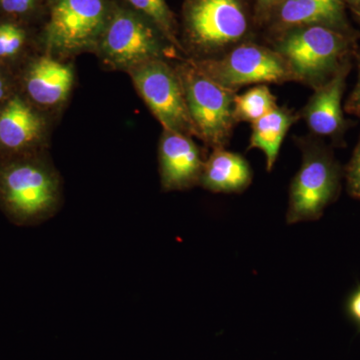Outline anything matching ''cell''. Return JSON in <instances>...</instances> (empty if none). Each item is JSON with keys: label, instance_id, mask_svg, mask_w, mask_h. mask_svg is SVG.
Wrapping results in <instances>:
<instances>
[{"label": "cell", "instance_id": "obj_1", "mask_svg": "<svg viewBox=\"0 0 360 360\" xmlns=\"http://www.w3.org/2000/svg\"><path fill=\"white\" fill-rule=\"evenodd\" d=\"M179 42L184 58H219L233 47L258 40L255 0H182Z\"/></svg>", "mask_w": 360, "mask_h": 360}, {"label": "cell", "instance_id": "obj_2", "mask_svg": "<svg viewBox=\"0 0 360 360\" xmlns=\"http://www.w3.org/2000/svg\"><path fill=\"white\" fill-rule=\"evenodd\" d=\"M60 175L46 151L0 160V210L13 224H41L58 212Z\"/></svg>", "mask_w": 360, "mask_h": 360}, {"label": "cell", "instance_id": "obj_3", "mask_svg": "<svg viewBox=\"0 0 360 360\" xmlns=\"http://www.w3.org/2000/svg\"><path fill=\"white\" fill-rule=\"evenodd\" d=\"M284 59L293 80L314 90L354 60L359 39L321 25L290 28L264 40Z\"/></svg>", "mask_w": 360, "mask_h": 360}, {"label": "cell", "instance_id": "obj_4", "mask_svg": "<svg viewBox=\"0 0 360 360\" xmlns=\"http://www.w3.org/2000/svg\"><path fill=\"white\" fill-rule=\"evenodd\" d=\"M94 54L104 68L127 71L151 59L184 58L160 28L120 0H112L110 18Z\"/></svg>", "mask_w": 360, "mask_h": 360}, {"label": "cell", "instance_id": "obj_5", "mask_svg": "<svg viewBox=\"0 0 360 360\" xmlns=\"http://www.w3.org/2000/svg\"><path fill=\"white\" fill-rule=\"evenodd\" d=\"M302 167L290 187L288 224L321 219L324 210L340 195L343 170L330 146L314 135L297 137Z\"/></svg>", "mask_w": 360, "mask_h": 360}, {"label": "cell", "instance_id": "obj_6", "mask_svg": "<svg viewBox=\"0 0 360 360\" xmlns=\"http://www.w3.org/2000/svg\"><path fill=\"white\" fill-rule=\"evenodd\" d=\"M112 0H51L39 37L40 51L72 59L94 53L110 18Z\"/></svg>", "mask_w": 360, "mask_h": 360}, {"label": "cell", "instance_id": "obj_7", "mask_svg": "<svg viewBox=\"0 0 360 360\" xmlns=\"http://www.w3.org/2000/svg\"><path fill=\"white\" fill-rule=\"evenodd\" d=\"M174 66L198 139L212 150L226 148L238 124L234 118L238 91L213 82L189 59H177Z\"/></svg>", "mask_w": 360, "mask_h": 360}, {"label": "cell", "instance_id": "obj_8", "mask_svg": "<svg viewBox=\"0 0 360 360\" xmlns=\"http://www.w3.org/2000/svg\"><path fill=\"white\" fill-rule=\"evenodd\" d=\"M191 61L206 77L234 91L250 84L295 82L284 59L259 40L243 42L219 58Z\"/></svg>", "mask_w": 360, "mask_h": 360}, {"label": "cell", "instance_id": "obj_9", "mask_svg": "<svg viewBox=\"0 0 360 360\" xmlns=\"http://www.w3.org/2000/svg\"><path fill=\"white\" fill-rule=\"evenodd\" d=\"M127 73L137 94L162 129L198 139L174 61L151 59Z\"/></svg>", "mask_w": 360, "mask_h": 360}, {"label": "cell", "instance_id": "obj_10", "mask_svg": "<svg viewBox=\"0 0 360 360\" xmlns=\"http://www.w3.org/2000/svg\"><path fill=\"white\" fill-rule=\"evenodd\" d=\"M15 80L16 91L54 120L70 103L77 72L71 59L39 51L21 66Z\"/></svg>", "mask_w": 360, "mask_h": 360}, {"label": "cell", "instance_id": "obj_11", "mask_svg": "<svg viewBox=\"0 0 360 360\" xmlns=\"http://www.w3.org/2000/svg\"><path fill=\"white\" fill-rule=\"evenodd\" d=\"M343 0H284L257 20L258 40L298 26L321 25L360 39V32L350 22Z\"/></svg>", "mask_w": 360, "mask_h": 360}, {"label": "cell", "instance_id": "obj_12", "mask_svg": "<svg viewBox=\"0 0 360 360\" xmlns=\"http://www.w3.org/2000/svg\"><path fill=\"white\" fill-rule=\"evenodd\" d=\"M53 122L16 91L0 110V160L46 151Z\"/></svg>", "mask_w": 360, "mask_h": 360}, {"label": "cell", "instance_id": "obj_13", "mask_svg": "<svg viewBox=\"0 0 360 360\" xmlns=\"http://www.w3.org/2000/svg\"><path fill=\"white\" fill-rule=\"evenodd\" d=\"M354 63V59L347 61L329 82L315 89L300 111V118L307 123L311 135L328 139L338 148L345 146V134L355 125V122L345 117L342 106L347 77Z\"/></svg>", "mask_w": 360, "mask_h": 360}, {"label": "cell", "instance_id": "obj_14", "mask_svg": "<svg viewBox=\"0 0 360 360\" xmlns=\"http://www.w3.org/2000/svg\"><path fill=\"white\" fill-rule=\"evenodd\" d=\"M206 158L193 137L162 129L158 163L163 191H181L200 186Z\"/></svg>", "mask_w": 360, "mask_h": 360}, {"label": "cell", "instance_id": "obj_15", "mask_svg": "<svg viewBox=\"0 0 360 360\" xmlns=\"http://www.w3.org/2000/svg\"><path fill=\"white\" fill-rule=\"evenodd\" d=\"M248 161L225 148L213 149L206 158L200 186L214 193H241L252 181Z\"/></svg>", "mask_w": 360, "mask_h": 360}, {"label": "cell", "instance_id": "obj_16", "mask_svg": "<svg viewBox=\"0 0 360 360\" xmlns=\"http://www.w3.org/2000/svg\"><path fill=\"white\" fill-rule=\"evenodd\" d=\"M300 120V111L296 112L288 106L278 105L251 124L252 131L248 149H259L264 153L267 172L274 169L284 137Z\"/></svg>", "mask_w": 360, "mask_h": 360}, {"label": "cell", "instance_id": "obj_17", "mask_svg": "<svg viewBox=\"0 0 360 360\" xmlns=\"http://www.w3.org/2000/svg\"><path fill=\"white\" fill-rule=\"evenodd\" d=\"M40 51L27 22L0 15V66L15 75L28 58Z\"/></svg>", "mask_w": 360, "mask_h": 360}, {"label": "cell", "instance_id": "obj_18", "mask_svg": "<svg viewBox=\"0 0 360 360\" xmlns=\"http://www.w3.org/2000/svg\"><path fill=\"white\" fill-rule=\"evenodd\" d=\"M137 13L155 23L168 41L182 54L179 42V23L167 0H120Z\"/></svg>", "mask_w": 360, "mask_h": 360}, {"label": "cell", "instance_id": "obj_19", "mask_svg": "<svg viewBox=\"0 0 360 360\" xmlns=\"http://www.w3.org/2000/svg\"><path fill=\"white\" fill-rule=\"evenodd\" d=\"M277 99L267 84H257L238 94L234 101L236 122H253L277 108Z\"/></svg>", "mask_w": 360, "mask_h": 360}, {"label": "cell", "instance_id": "obj_20", "mask_svg": "<svg viewBox=\"0 0 360 360\" xmlns=\"http://www.w3.org/2000/svg\"><path fill=\"white\" fill-rule=\"evenodd\" d=\"M39 9V0H0V15L30 22Z\"/></svg>", "mask_w": 360, "mask_h": 360}, {"label": "cell", "instance_id": "obj_21", "mask_svg": "<svg viewBox=\"0 0 360 360\" xmlns=\"http://www.w3.org/2000/svg\"><path fill=\"white\" fill-rule=\"evenodd\" d=\"M343 174L347 180L348 193L352 198L360 200V135L354 153H352V158L345 167Z\"/></svg>", "mask_w": 360, "mask_h": 360}, {"label": "cell", "instance_id": "obj_22", "mask_svg": "<svg viewBox=\"0 0 360 360\" xmlns=\"http://www.w3.org/2000/svg\"><path fill=\"white\" fill-rule=\"evenodd\" d=\"M354 63L357 66V80L354 89L350 92L347 103H345V112L348 115L356 116L360 120V46L354 54Z\"/></svg>", "mask_w": 360, "mask_h": 360}, {"label": "cell", "instance_id": "obj_23", "mask_svg": "<svg viewBox=\"0 0 360 360\" xmlns=\"http://www.w3.org/2000/svg\"><path fill=\"white\" fill-rule=\"evenodd\" d=\"M15 92V75L0 66V110Z\"/></svg>", "mask_w": 360, "mask_h": 360}, {"label": "cell", "instance_id": "obj_24", "mask_svg": "<svg viewBox=\"0 0 360 360\" xmlns=\"http://www.w3.org/2000/svg\"><path fill=\"white\" fill-rule=\"evenodd\" d=\"M284 0H255V13H257V20H259L265 13L281 4Z\"/></svg>", "mask_w": 360, "mask_h": 360}, {"label": "cell", "instance_id": "obj_25", "mask_svg": "<svg viewBox=\"0 0 360 360\" xmlns=\"http://www.w3.org/2000/svg\"><path fill=\"white\" fill-rule=\"evenodd\" d=\"M348 310L352 319L360 323V288L355 291L354 295L350 298Z\"/></svg>", "mask_w": 360, "mask_h": 360}, {"label": "cell", "instance_id": "obj_26", "mask_svg": "<svg viewBox=\"0 0 360 360\" xmlns=\"http://www.w3.org/2000/svg\"><path fill=\"white\" fill-rule=\"evenodd\" d=\"M343 1H345L347 8H349L357 18L359 13L360 0H343Z\"/></svg>", "mask_w": 360, "mask_h": 360}, {"label": "cell", "instance_id": "obj_27", "mask_svg": "<svg viewBox=\"0 0 360 360\" xmlns=\"http://www.w3.org/2000/svg\"><path fill=\"white\" fill-rule=\"evenodd\" d=\"M357 20H359L360 21V7H359V15H357Z\"/></svg>", "mask_w": 360, "mask_h": 360}, {"label": "cell", "instance_id": "obj_28", "mask_svg": "<svg viewBox=\"0 0 360 360\" xmlns=\"http://www.w3.org/2000/svg\"><path fill=\"white\" fill-rule=\"evenodd\" d=\"M49 1H51V0H49Z\"/></svg>", "mask_w": 360, "mask_h": 360}]
</instances>
